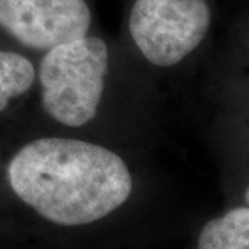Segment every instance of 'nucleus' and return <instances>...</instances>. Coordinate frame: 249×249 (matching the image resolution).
<instances>
[{
    "instance_id": "1",
    "label": "nucleus",
    "mask_w": 249,
    "mask_h": 249,
    "mask_svg": "<svg viewBox=\"0 0 249 249\" xmlns=\"http://www.w3.org/2000/svg\"><path fill=\"white\" fill-rule=\"evenodd\" d=\"M10 198L58 227H85L129 202L136 178L124 155L72 136H39L10 152L1 168Z\"/></svg>"
},
{
    "instance_id": "2",
    "label": "nucleus",
    "mask_w": 249,
    "mask_h": 249,
    "mask_svg": "<svg viewBox=\"0 0 249 249\" xmlns=\"http://www.w3.org/2000/svg\"><path fill=\"white\" fill-rule=\"evenodd\" d=\"M111 60L107 42L90 34L42 54L36 86L43 112L72 130L91 124L107 93Z\"/></svg>"
},
{
    "instance_id": "3",
    "label": "nucleus",
    "mask_w": 249,
    "mask_h": 249,
    "mask_svg": "<svg viewBox=\"0 0 249 249\" xmlns=\"http://www.w3.org/2000/svg\"><path fill=\"white\" fill-rule=\"evenodd\" d=\"M211 22L206 0H134L127 29L144 61L165 70L196 52Z\"/></svg>"
},
{
    "instance_id": "4",
    "label": "nucleus",
    "mask_w": 249,
    "mask_h": 249,
    "mask_svg": "<svg viewBox=\"0 0 249 249\" xmlns=\"http://www.w3.org/2000/svg\"><path fill=\"white\" fill-rule=\"evenodd\" d=\"M86 0H0V29L17 46L35 53L90 34Z\"/></svg>"
},
{
    "instance_id": "5",
    "label": "nucleus",
    "mask_w": 249,
    "mask_h": 249,
    "mask_svg": "<svg viewBox=\"0 0 249 249\" xmlns=\"http://www.w3.org/2000/svg\"><path fill=\"white\" fill-rule=\"evenodd\" d=\"M35 86V62L21 50L0 47V115L9 112Z\"/></svg>"
},
{
    "instance_id": "6",
    "label": "nucleus",
    "mask_w": 249,
    "mask_h": 249,
    "mask_svg": "<svg viewBox=\"0 0 249 249\" xmlns=\"http://www.w3.org/2000/svg\"><path fill=\"white\" fill-rule=\"evenodd\" d=\"M196 249H249V206H238L205 224Z\"/></svg>"
},
{
    "instance_id": "7",
    "label": "nucleus",
    "mask_w": 249,
    "mask_h": 249,
    "mask_svg": "<svg viewBox=\"0 0 249 249\" xmlns=\"http://www.w3.org/2000/svg\"><path fill=\"white\" fill-rule=\"evenodd\" d=\"M245 202L249 206V187L247 188V191H245Z\"/></svg>"
}]
</instances>
